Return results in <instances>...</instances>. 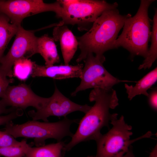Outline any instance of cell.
<instances>
[{
  "instance_id": "26",
  "label": "cell",
  "mask_w": 157,
  "mask_h": 157,
  "mask_svg": "<svg viewBox=\"0 0 157 157\" xmlns=\"http://www.w3.org/2000/svg\"><path fill=\"white\" fill-rule=\"evenodd\" d=\"M122 157H135L133 153L132 147L131 146L129 151Z\"/></svg>"
},
{
  "instance_id": "15",
  "label": "cell",
  "mask_w": 157,
  "mask_h": 157,
  "mask_svg": "<svg viewBox=\"0 0 157 157\" xmlns=\"http://www.w3.org/2000/svg\"><path fill=\"white\" fill-rule=\"evenodd\" d=\"M157 80V68H155L144 76L138 81L134 86L129 85L125 83V88L128 94V98L131 100L135 96L143 94L148 97L147 91L156 81Z\"/></svg>"
},
{
  "instance_id": "24",
  "label": "cell",
  "mask_w": 157,
  "mask_h": 157,
  "mask_svg": "<svg viewBox=\"0 0 157 157\" xmlns=\"http://www.w3.org/2000/svg\"><path fill=\"white\" fill-rule=\"evenodd\" d=\"M148 101L151 107L155 111L157 109V90L156 88L153 89L149 94Z\"/></svg>"
},
{
  "instance_id": "8",
  "label": "cell",
  "mask_w": 157,
  "mask_h": 157,
  "mask_svg": "<svg viewBox=\"0 0 157 157\" xmlns=\"http://www.w3.org/2000/svg\"><path fill=\"white\" fill-rule=\"evenodd\" d=\"M52 11L61 18L62 9L58 1L46 3L42 0H0V13L4 14L11 23L21 25L23 19L29 16L43 12Z\"/></svg>"
},
{
  "instance_id": "1",
  "label": "cell",
  "mask_w": 157,
  "mask_h": 157,
  "mask_svg": "<svg viewBox=\"0 0 157 157\" xmlns=\"http://www.w3.org/2000/svg\"><path fill=\"white\" fill-rule=\"evenodd\" d=\"M89 98L90 101H95V103L80 120L71 140L65 144V152L70 151L81 142L92 140L96 141L102 135L101 129L105 126L109 128V123L117 118V114L109 112L110 109H114L119 105L116 92L113 88L109 90L94 88L90 92Z\"/></svg>"
},
{
  "instance_id": "20",
  "label": "cell",
  "mask_w": 157,
  "mask_h": 157,
  "mask_svg": "<svg viewBox=\"0 0 157 157\" xmlns=\"http://www.w3.org/2000/svg\"><path fill=\"white\" fill-rule=\"evenodd\" d=\"M20 146H11L0 147V157H25L26 151L29 145L25 139Z\"/></svg>"
},
{
  "instance_id": "21",
  "label": "cell",
  "mask_w": 157,
  "mask_h": 157,
  "mask_svg": "<svg viewBox=\"0 0 157 157\" xmlns=\"http://www.w3.org/2000/svg\"><path fill=\"white\" fill-rule=\"evenodd\" d=\"M12 136L5 131H0V147L11 146H20L23 142L17 140Z\"/></svg>"
},
{
  "instance_id": "14",
  "label": "cell",
  "mask_w": 157,
  "mask_h": 157,
  "mask_svg": "<svg viewBox=\"0 0 157 157\" xmlns=\"http://www.w3.org/2000/svg\"><path fill=\"white\" fill-rule=\"evenodd\" d=\"M36 47L37 53L43 58L45 66L53 65L60 62L56 46L53 38L47 34L37 37Z\"/></svg>"
},
{
  "instance_id": "19",
  "label": "cell",
  "mask_w": 157,
  "mask_h": 157,
  "mask_svg": "<svg viewBox=\"0 0 157 157\" xmlns=\"http://www.w3.org/2000/svg\"><path fill=\"white\" fill-rule=\"evenodd\" d=\"M33 62L28 58H22L17 60L13 65V75L21 81L26 80L31 76Z\"/></svg>"
},
{
  "instance_id": "17",
  "label": "cell",
  "mask_w": 157,
  "mask_h": 157,
  "mask_svg": "<svg viewBox=\"0 0 157 157\" xmlns=\"http://www.w3.org/2000/svg\"><path fill=\"white\" fill-rule=\"evenodd\" d=\"M8 17L0 13V60L9 42L15 35L19 25L10 23Z\"/></svg>"
},
{
  "instance_id": "7",
  "label": "cell",
  "mask_w": 157,
  "mask_h": 157,
  "mask_svg": "<svg viewBox=\"0 0 157 157\" xmlns=\"http://www.w3.org/2000/svg\"><path fill=\"white\" fill-rule=\"evenodd\" d=\"M105 59L104 55H94L92 53L87 55L83 60L85 65L80 78V84L72 93V96H75L78 92L89 88L109 90L121 82H136V81L121 80L113 76L103 66Z\"/></svg>"
},
{
  "instance_id": "18",
  "label": "cell",
  "mask_w": 157,
  "mask_h": 157,
  "mask_svg": "<svg viewBox=\"0 0 157 157\" xmlns=\"http://www.w3.org/2000/svg\"><path fill=\"white\" fill-rule=\"evenodd\" d=\"M151 43L148 50V54L142 64L139 66L138 69H145L149 68L157 58V11L155 13L153 19L152 31L151 32Z\"/></svg>"
},
{
  "instance_id": "10",
  "label": "cell",
  "mask_w": 157,
  "mask_h": 157,
  "mask_svg": "<svg viewBox=\"0 0 157 157\" xmlns=\"http://www.w3.org/2000/svg\"><path fill=\"white\" fill-rule=\"evenodd\" d=\"M91 107L87 104L80 105L71 101L63 95L55 85L53 94L49 98L44 106L36 111L33 110L29 111L28 113L32 120L41 119L44 122H49L47 118L50 116L65 117L68 114L76 111L85 114Z\"/></svg>"
},
{
  "instance_id": "13",
  "label": "cell",
  "mask_w": 157,
  "mask_h": 157,
  "mask_svg": "<svg viewBox=\"0 0 157 157\" xmlns=\"http://www.w3.org/2000/svg\"><path fill=\"white\" fill-rule=\"evenodd\" d=\"M55 26L53 38L55 41L60 42L64 65H69L77 50L78 41L66 25L59 23Z\"/></svg>"
},
{
  "instance_id": "12",
  "label": "cell",
  "mask_w": 157,
  "mask_h": 157,
  "mask_svg": "<svg viewBox=\"0 0 157 157\" xmlns=\"http://www.w3.org/2000/svg\"><path fill=\"white\" fill-rule=\"evenodd\" d=\"M84 66L83 64L76 65H39L33 62L31 76L33 77H45L56 79L80 78Z\"/></svg>"
},
{
  "instance_id": "11",
  "label": "cell",
  "mask_w": 157,
  "mask_h": 157,
  "mask_svg": "<svg viewBox=\"0 0 157 157\" xmlns=\"http://www.w3.org/2000/svg\"><path fill=\"white\" fill-rule=\"evenodd\" d=\"M48 99L49 98L36 95L29 85L23 83L9 85L1 100L6 106H10L22 110L32 106L37 110L44 106Z\"/></svg>"
},
{
  "instance_id": "16",
  "label": "cell",
  "mask_w": 157,
  "mask_h": 157,
  "mask_svg": "<svg viewBox=\"0 0 157 157\" xmlns=\"http://www.w3.org/2000/svg\"><path fill=\"white\" fill-rule=\"evenodd\" d=\"M65 142L61 141L55 143L32 147L28 145L25 157H64Z\"/></svg>"
},
{
  "instance_id": "9",
  "label": "cell",
  "mask_w": 157,
  "mask_h": 157,
  "mask_svg": "<svg viewBox=\"0 0 157 157\" xmlns=\"http://www.w3.org/2000/svg\"><path fill=\"white\" fill-rule=\"evenodd\" d=\"M33 31L19 26L14 42L7 54L0 60V67L8 76H13L12 67L15 62L22 58H28L37 53V40Z\"/></svg>"
},
{
  "instance_id": "25",
  "label": "cell",
  "mask_w": 157,
  "mask_h": 157,
  "mask_svg": "<svg viewBox=\"0 0 157 157\" xmlns=\"http://www.w3.org/2000/svg\"><path fill=\"white\" fill-rule=\"evenodd\" d=\"M6 107L0 100V116L3 114H9L11 112L15 110L17 108L13 107H11L9 108H7Z\"/></svg>"
},
{
  "instance_id": "6",
  "label": "cell",
  "mask_w": 157,
  "mask_h": 157,
  "mask_svg": "<svg viewBox=\"0 0 157 157\" xmlns=\"http://www.w3.org/2000/svg\"><path fill=\"white\" fill-rule=\"evenodd\" d=\"M110 124L113 125L112 128L96 141L97 151L94 157H122L128 152L133 143L153 135L149 131L138 138L130 139L132 127L126 123L123 115L112 120Z\"/></svg>"
},
{
  "instance_id": "22",
  "label": "cell",
  "mask_w": 157,
  "mask_h": 157,
  "mask_svg": "<svg viewBox=\"0 0 157 157\" xmlns=\"http://www.w3.org/2000/svg\"><path fill=\"white\" fill-rule=\"evenodd\" d=\"M6 72L0 67V97L2 98L10 83L13 82L12 78L8 79Z\"/></svg>"
},
{
  "instance_id": "27",
  "label": "cell",
  "mask_w": 157,
  "mask_h": 157,
  "mask_svg": "<svg viewBox=\"0 0 157 157\" xmlns=\"http://www.w3.org/2000/svg\"><path fill=\"white\" fill-rule=\"evenodd\" d=\"M148 157H157V144L153 149L150 153Z\"/></svg>"
},
{
  "instance_id": "5",
  "label": "cell",
  "mask_w": 157,
  "mask_h": 157,
  "mask_svg": "<svg viewBox=\"0 0 157 157\" xmlns=\"http://www.w3.org/2000/svg\"><path fill=\"white\" fill-rule=\"evenodd\" d=\"M62 8L59 22L62 24L76 25L80 31L87 30L90 25L105 11L117 8V2L105 0H59Z\"/></svg>"
},
{
  "instance_id": "2",
  "label": "cell",
  "mask_w": 157,
  "mask_h": 157,
  "mask_svg": "<svg viewBox=\"0 0 157 157\" xmlns=\"http://www.w3.org/2000/svg\"><path fill=\"white\" fill-rule=\"evenodd\" d=\"M131 15H122L117 8L104 12L94 22L88 31L76 37L80 53L77 63L83 61L90 53L104 55L106 51L114 49V44L126 20Z\"/></svg>"
},
{
  "instance_id": "4",
  "label": "cell",
  "mask_w": 157,
  "mask_h": 157,
  "mask_svg": "<svg viewBox=\"0 0 157 157\" xmlns=\"http://www.w3.org/2000/svg\"><path fill=\"white\" fill-rule=\"evenodd\" d=\"M80 121L78 119H70L66 117L53 122L32 120L15 124L12 121L5 125L3 129L15 138H33V144L38 147L45 145V140L48 139H54L59 142L65 137L72 138L74 134L71 131L70 127L72 124Z\"/></svg>"
},
{
  "instance_id": "3",
  "label": "cell",
  "mask_w": 157,
  "mask_h": 157,
  "mask_svg": "<svg viewBox=\"0 0 157 157\" xmlns=\"http://www.w3.org/2000/svg\"><path fill=\"white\" fill-rule=\"evenodd\" d=\"M153 0H142L136 14L126 20L121 34L114 44V48L122 47L133 56L144 58L148 51V44L151 32L148 9Z\"/></svg>"
},
{
  "instance_id": "23",
  "label": "cell",
  "mask_w": 157,
  "mask_h": 157,
  "mask_svg": "<svg viewBox=\"0 0 157 157\" xmlns=\"http://www.w3.org/2000/svg\"><path fill=\"white\" fill-rule=\"evenodd\" d=\"M23 113L22 109L17 108L6 115L0 116V126L5 125L13 119L22 116Z\"/></svg>"
}]
</instances>
